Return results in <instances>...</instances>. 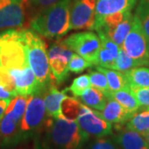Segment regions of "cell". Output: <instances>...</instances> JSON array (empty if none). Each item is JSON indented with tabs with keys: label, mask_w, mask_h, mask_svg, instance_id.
<instances>
[{
	"label": "cell",
	"mask_w": 149,
	"mask_h": 149,
	"mask_svg": "<svg viewBox=\"0 0 149 149\" xmlns=\"http://www.w3.org/2000/svg\"><path fill=\"white\" fill-rule=\"evenodd\" d=\"M0 65L8 71L30 66L22 31L9 29L0 33Z\"/></svg>",
	"instance_id": "obj_4"
},
{
	"label": "cell",
	"mask_w": 149,
	"mask_h": 149,
	"mask_svg": "<svg viewBox=\"0 0 149 149\" xmlns=\"http://www.w3.org/2000/svg\"><path fill=\"white\" fill-rule=\"evenodd\" d=\"M80 99L85 105L100 112L104 109L107 104L106 95L102 91L92 86L85 90L80 96Z\"/></svg>",
	"instance_id": "obj_20"
},
{
	"label": "cell",
	"mask_w": 149,
	"mask_h": 149,
	"mask_svg": "<svg viewBox=\"0 0 149 149\" xmlns=\"http://www.w3.org/2000/svg\"><path fill=\"white\" fill-rule=\"evenodd\" d=\"M96 0H74L70 8V30H95Z\"/></svg>",
	"instance_id": "obj_10"
},
{
	"label": "cell",
	"mask_w": 149,
	"mask_h": 149,
	"mask_svg": "<svg viewBox=\"0 0 149 149\" xmlns=\"http://www.w3.org/2000/svg\"><path fill=\"white\" fill-rule=\"evenodd\" d=\"M14 80L15 88L19 95H31L40 89L36 76L30 66L23 70L9 71Z\"/></svg>",
	"instance_id": "obj_13"
},
{
	"label": "cell",
	"mask_w": 149,
	"mask_h": 149,
	"mask_svg": "<svg viewBox=\"0 0 149 149\" xmlns=\"http://www.w3.org/2000/svg\"><path fill=\"white\" fill-rule=\"evenodd\" d=\"M25 18V0H0V30L22 27Z\"/></svg>",
	"instance_id": "obj_12"
},
{
	"label": "cell",
	"mask_w": 149,
	"mask_h": 149,
	"mask_svg": "<svg viewBox=\"0 0 149 149\" xmlns=\"http://www.w3.org/2000/svg\"><path fill=\"white\" fill-rule=\"evenodd\" d=\"M92 65L93 64L91 62L88 61L87 60L83 58L82 56H80L78 54L74 52L73 56L70 60L68 69L70 72L78 74V73L84 71L85 70L88 69L89 67H91Z\"/></svg>",
	"instance_id": "obj_30"
},
{
	"label": "cell",
	"mask_w": 149,
	"mask_h": 149,
	"mask_svg": "<svg viewBox=\"0 0 149 149\" xmlns=\"http://www.w3.org/2000/svg\"><path fill=\"white\" fill-rule=\"evenodd\" d=\"M148 2H149V0H148Z\"/></svg>",
	"instance_id": "obj_36"
},
{
	"label": "cell",
	"mask_w": 149,
	"mask_h": 149,
	"mask_svg": "<svg viewBox=\"0 0 149 149\" xmlns=\"http://www.w3.org/2000/svg\"><path fill=\"white\" fill-rule=\"evenodd\" d=\"M95 69L105 74L109 87V92L120 91L128 85L124 72L116 70L108 69L100 65H96Z\"/></svg>",
	"instance_id": "obj_22"
},
{
	"label": "cell",
	"mask_w": 149,
	"mask_h": 149,
	"mask_svg": "<svg viewBox=\"0 0 149 149\" xmlns=\"http://www.w3.org/2000/svg\"><path fill=\"white\" fill-rule=\"evenodd\" d=\"M17 95V93L12 75L8 70L0 65V99L11 100Z\"/></svg>",
	"instance_id": "obj_24"
},
{
	"label": "cell",
	"mask_w": 149,
	"mask_h": 149,
	"mask_svg": "<svg viewBox=\"0 0 149 149\" xmlns=\"http://www.w3.org/2000/svg\"><path fill=\"white\" fill-rule=\"evenodd\" d=\"M10 101L11 100L0 99V121H1V119L3 118V117L6 110H7V108L8 106Z\"/></svg>",
	"instance_id": "obj_34"
},
{
	"label": "cell",
	"mask_w": 149,
	"mask_h": 149,
	"mask_svg": "<svg viewBox=\"0 0 149 149\" xmlns=\"http://www.w3.org/2000/svg\"><path fill=\"white\" fill-rule=\"evenodd\" d=\"M137 0H96L95 22L104 17L133 9Z\"/></svg>",
	"instance_id": "obj_16"
},
{
	"label": "cell",
	"mask_w": 149,
	"mask_h": 149,
	"mask_svg": "<svg viewBox=\"0 0 149 149\" xmlns=\"http://www.w3.org/2000/svg\"><path fill=\"white\" fill-rule=\"evenodd\" d=\"M138 67V65L135 62V61L132 59L128 54L126 53L123 49L120 47L118 55L116 61H115V67L114 70H119V71H127L128 70Z\"/></svg>",
	"instance_id": "obj_29"
},
{
	"label": "cell",
	"mask_w": 149,
	"mask_h": 149,
	"mask_svg": "<svg viewBox=\"0 0 149 149\" xmlns=\"http://www.w3.org/2000/svg\"><path fill=\"white\" fill-rule=\"evenodd\" d=\"M125 128L133 130L143 135L144 137L149 132V109L145 108L140 111L134 113L132 117L126 123Z\"/></svg>",
	"instance_id": "obj_21"
},
{
	"label": "cell",
	"mask_w": 149,
	"mask_h": 149,
	"mask_svg": "<svg viewBox=\"0 0 149 149\" xmlns=\"http://www.w3.org/2000/svg\"><path fill=\"white\" fill-rule=\"evenodd\" d=\"M106 97L115 100L132 114L139 110L141 108L139 100H137L136 96L133 95V92L129 89L128 85L120 91L109 92Z\"/></svg>",
	"instance_id": "obj_19"
},
{
	"label": "cell",
	"mask_w": 149,
	"mask_h": 149,
	"mask_svg": "<svg viewBox=\"0 0 149 149\" xmlns=\"http://www.w3.org/2000/svg\"><path fill=\"white\" fill-rule=\"evenodd\" d=\"M121 47L135 61L138 66L149 65V44L144 35L140 21L133 16V25Z\"/></svg>",
	"instance_id": "obj_7"
},
{
	"label": "cell",
	"mask_w": 149,
	"mask_h": 149,
	"mask_svg": "<svg viewBox=\"0 0 149 149\" xmlns=\"http://www.w3.org/2000/svg\"><path fill=\"white\" fill-rule=\"evenodd\" d=\"M129 87L147 88L149 87V69L146 67H134L124 71Z\"/></svg>",
	"instance_id": "obj_23"
},
{
	"label": "cell",
	"mask_w": 149,
	"mask_h": 149,
	"mask_svg": "<svg viewBox=\"0 0 149 149\" xmlns=\"http://www.w3.org/2000/svg\"><path fill=\"white\" fill-rule=\"evenodd\" d=\"M75 121L90 137L99 139L113 134L111 123L102 116L101 112L93 109L84 104Z\"/></svg>",
	"instance_id": "obj_9"
},
{
	"label": "cell",
	"mask_w": 149,
	"mask_h": 149,
	"mask_svg": "<svg viewBox=\"0 0 149 149\" xmlns=\"http://www.w3.org/2000/svg\"><path fill=\"white\" fill-rule=\"evenodd\" d=\"M49 65L54 80L61 84L68 77V65L74 52L62 41L53 43L47 51Z\"/></svg>",
	"instance_id": "obj_11"
},
{
	"label": "cell",
	"mask_w": 149,
	"mask_h": 149,
	"mask_svg": "<svg viewBox=\"0 0 149 149\" xmlns=\"http://www.w3.org/2000/svg\"><path fill=\"white\" fill-rule=\"evenodd\" d=\"M88 74L92 87L102 91L105 95L109 93V87L105 74L96 69L95 70H90Z\"/></svg>",
	"instance_id": "obj_27"
},
{
	"label": "cell",
	"mask_w": 149,
	"mask_h": 149,
	"mask_svg": "<svg viewBox=\"0 0 149 149\" xmlns=\"http://www.w3.org/2000/svg\"><path fill=\"white\" fill-rule=\"evenodd\" d=\"M121 149H149L143 135L125 128L114 137Z\"/></svg>",
	"instance_id": "obj_18"
},
{
	"label": "cell",
	"mask_w": 149,
	"mask_h": 149,
	"mask_svg": "<svg viewBox=\"0 0 149 149\" xmlns=\"http://www.w3.org/2000/svg\"><path fill=\"white\" fill-rule=\"evenodd\" d=\"M97 33L100 38V50L96 65L114 70L115 61L120 47L109 37H107L104 33L101 32H97Z\"/></svg>",
	"instance_id": "obj_15"
},
{
	"label": "cell",
	"mask_w": 149,
	"mask_h": 149,
	"mask_svg": "<svg viewBox=\"0 0 149 149\" xmlns=\"http://www.w3.org/2000/svg\"><path fill=\"white\" fill-rule=\"evenodd\" d=\"M67 97L65 90L60 91L53 83L48 85L44 91V103L48 118H58L64 116L61 110V104Z\"/></svg>",
	"instance_id": "obj_14"
},
{
	"label": "cell",
	"mask_w": 149,
	"mask_h": 149,
	"mask_svg": "<svg viewBox=\"0 0 149 149\" xmlns=\"http://www.w3.org/2000/svg\"><path fill=\"white\" fill-rule=\"evenodd\" d=\"M145 139L147 140V143H148V148H149V132L145 136Z\"/></svg>",
	"instance_id": "obj_35"
},
{
	"label": "cell",
	"mask_w": 149,
	"mask_h": 149,
	"mask_svg": "<svg viewBox=\"0 0 149 149\" xmlns=\"http://www.w3.org/2000/svg\"><path fill=\"white\" fill-rule=\"evenodd\" d=\"M91 86L89 74H81L73 80L72 84L66 89V91H70L74 97H80L85 90Z\"/></svg>",
	"instance_id": "obj_28"
},
{
	"label": "cell",
	"mask_w": 149,
	"mask_h": 149,
	"mask_svg": "<svg viewBox=\"0 0 149 149\" xmlns=\"http://www.w3.org/2000/svg\"><path fill=\"white\" fill-rule=\"evenodd\" d=\"M49 139L55 149H83L90 139L74 119L65 116L49 118Z\"/></svg>",
	"instance_id": "obj_2"
},
{
	"label": "cell",
	"mask_w": 149,
	"mask_h": 149,
	"mask_svg": "<svg viewBox=\"0 0 149 149\" xmlns=\"http://www.w3.org/2000/svg\"><path fill=\"white\" fill-rule=\"evenodd\" d=\"M87 149H121L115 140H112L106 137L96 139L92 142Z\"/></svg>",
	"instance_id": "obj_31"
},
{
	"label": "cell",
	"mask_w": 149,
	"mask_h": 149,
	"mask_svg": "<svg viewBox=\"0 0 149 149\" xmlns=\"http://www.w3.org/2000/svg\"><path fill=\"white\" fill-rule=\"evenodd\" d=\"M59 1L60 0H30L32 5L37 8H40L41 10H43L50 6L53 5Z\"/></svg>",
	"instance_id": "obj_33"
},
{
	"label": "cell",
	"mask_w": 149,
	"mask_h": 149,
	"mask_svg": "<svg viewBox=\"0 0 149 149\" xmlns=\"http://www.w3.org/2000/svg\"><path fill=\"white\" fill-rule=\"evenodd\" d=\"M133 16L131 11L118 13L104 17L96 22L95 30L104 33L119 47L122 46L133 25Z\"/></svg>",
	"instance_id": "obj_6"
},
{
	"label": "cell",
	"mask_w": 149,
	"mask_h": 149,
	"mask_svg": "<svg viewBox=\"0 0 149 149\" xmlns=\"http://www.w3.org/2000/svg\"><path fill=\"white\" fill-rule=\"evenodd\" d=\"M46 88H40L28 96L27 108L20 124V142L32 137L47 123V114L44 103V91Z\"/></svg>",
	"instance_id": "obj_5"
},
{
	"label": "cell",
	"mask_w": 149,
	"mask_h": 149,
	"mask_svg": "<svg viewBox=\"0 0 149 149\" xmlns=\"http://www.w3.org/2000/svg\"><path fill=\"white\" fill-rule=\"evenodd\" d=\"M62 42L74 53L93 65H97L100 50V38L96 33L91 31L76 32L62 40Z\"/></svg>",
	"instance_id": "obj_8"
},
{
	"label": "cell",
	"mask_w": 149,
	"mask_h": 149,
	"mask_svg": "<svg viewBox=\"0 0 149 149\" xmlns=\"http://www.w3.org/2000/svg\"><path fill=\"white\" fill-rule=\"evenodd\" d=\"M71 0H60L41 10L31 21L32 31L48 39H58L70 30V8Z\"/></svg>",
	"instance_id": "obj_1"
},
{
	"label": "cell",
	"mask_w": 149,
	"mask_h": 149,
	"mask_svg": "<svg viewBox=\"0 0 149 149\" xmlns=\"http://www.w3.org/2000/svg\"><path fill=\"white\" fill-rule=\"evenodd\" d=\"M101 114L108 122L116 125L125 124L133 115L112 98H107V104L101 111Z\"/></svg>",
	"instance_id": "obj_17"
},
{
	"label": "cell",
	"mask_w": 149,
	"mask_h": 149,
	"mask_svg": "<svg viewBox=\"0 0 149 149\" xmlns=\"http://www.w3.org/2000/svg\"><path fill=\"white\" fill-rule=\"evenodd\" d=\"M82 105H83L82 102L79 101L75 98L68 96L61 104L62 113L65 118L75 120L82 108Z\"/></svg>",
	"instance_id": "obj_25"
},
{
	"label": "cell",
	"mask_w": 149,
	"mask_h": 149,
	"mask_svg": "<svg viewBox=\"0 0 149 149\" xmlns=\"http://www.w3.org/2000/svg\"><path fill=\"white\" fill-rule=\"evenodd\" d=\"M22 34L27 48L29 65L36 76L39 87L46 88L54 80L46 43L37 32L32 30H22Z\"/></svg>",
	"instance_id": "obj_3"
},
{
	"label": "cell",
	"mask_w": 149,
	"mask_h": 149,
	"mask_svg": "<svg viewBox=\"0 0 149 149\" xmlns=\"http://www.w3.org/2000/svg\"><path fill=\"white\" fill-rule=\"evenodd\" d=\"M135 16L138 17L144 35L149 44V2L148 0H141Z\"/></svg>",
	"instance_id": "obj_26"
},
{
	"label": "cell",
	"mask_w": 149,
	"mask_h": 149,
	"mask_svg": "<svg viewBox=\"0 0 149 149\" xmlns=\"http://www.w3.org/2000/svg\"><path fill=\"white\" fill-rule=\"evenodd\" d=\"M129 89L133 92V95L136 96L141 107L149 109V87H147V88L129 87Z\"/></svg>",
	"instance_id": "obj_32"
}]
</instances>
